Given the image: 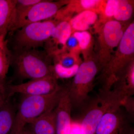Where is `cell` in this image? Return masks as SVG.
I'll return each instance as SVG.
<instances>
[{
  "label": "cell",
  "instance_id": "11",
  "mask_svg": "<svg viewBox=\"0 0 134 134\" xmlns=\"http://www.w3.org/2000/svg\"><path fill=\"white\" fill-rule=\"evenodd\" d=\"M72 34V27L69 22H59L44 44L47 54L50 57H54L66 52V43Z\"/></svg>",
  "mask_w": 134,
  "mask_h": 134
},
{
  "label": "cell",
  "instance_id": "2",
  "mask_svg": "<svg viewBox=\"0 0 134 134\" xmlns=\"http://www.w3.org/2000/svg\"><path fill=\"white\" fill-rule=\"evenodd\" d=\"M62 88L49 95H23L17 111L15 114L10 134L21 131L32 121L54 110L59 100Z\"/></svg>",
  "mask_w": 134,
  "mask_h": 134
},
{
  "label": "cell",
  "instance_id": "7",
  "mask_svg": "<svg viewBox=\"0 0 134 134\" xmlns=\"http://www.w3.org/2000/svg\"><path fill=\"white\" fill-rule=\"evenodd\" d=\"M120 22L115 20L108 21L100 27L98 33V50L97 63L99 70L106 65L117 47L125 30Z\"/></svg>",
  "mask_w": 134,
  "mask_h": 134
},
{
  "label": "cell",
  "instance_id": "13",
  "mask_svg": "<svg viewBox=\"0 0 134 134\" xmlns=\"http://www.w3.org/2000/svg\"><path fill=\"white\" fill-rule=\"evenodd\" d=\"M109 93L113 98L121 103L125 98L134 95V61L119 73Z\"/></svg>",
  "mask_w": 134,
  "mask_h": 134
},
{
  "label": "cell",
  "instance_id": "21",
  "mask_svg": "<svg viewBox=\"0 0 134 134\" xmlns=\"http://www.w3.org/2000/svg\"><path fill=\"white\" fill-rule=\"evenodd\" d=\"M78 53L66 52L54 57V64H59L65 68H70L76 65L81 64L78 56Z\"/></svg>",
  "mask_w": 134,
  "mask_h": 134
},
{
  "label": "cell",
  "instance_id": "18",
  "mask_svg": "<svg viewBox=\"0 0 134 134\" xmlns=\"http://www.w3.org/2000/svg\"><path fill=\"white\" fill-rule=\"evenodd\" d=\"M6 35H0V82L3 83L11 64L12 55L5 40Z\"/></svg>",
  "mask_w": 134,
  "mask_h": 134
},
{
  "label": "cell",
  "instance_id": "20",
  "mask_svg": "<svg viewBox=\"0 0 134 134\" xmlns=\"http://www.w3.org/2000/svg\"><path fill=\"white\" fill-rule=\"evenodd\" d=\"M118 0L100 1L99 5L98 13L100 14V21L103 24L106 22L112 20Z\"/></svg>",
  "mask_w": 134,
  "mask_h": 134
},
{
  "label": "cell",
  "instance_id": "16",
  "mask_svg": "<svg viewBox=\"0 0 134 134\" xmlns=\"http://www.w3.org/2000/svg\"><path fill=\"white\" fill-rule=\"evenodd\" d=\"M98 18L97 13L92 10H86L77 14L69 21L73 31L87 30Z\"/></svg>",
  "mask_w": 134,
  "mask_h": 134
},
{
  "label": "cell",
  "instance_id": "25",
  "mask_svg": "<svg viewBox=\"0 0 134 134\" xmlns=\"http://www.w3.org/2000/svg\"><path fill=\"white\" fill-rule=\"evenodd\" d=\"M121 106L125 107L127 115L133 120L134 116V98L133 96L125 98L121 103Z\"/></svg>",
  "mask_w": 134,
  "mask_h": 134
},
{
  "label": "cell",
  "instance_id": "6",
  "mask_svg": "<svg viewBox=\"0 0 134 134\" xmlns=\"http://www.w3.org/2000/svg\"><path fill=\"white\" fill-rule=\"evenodd\" d=\"M121 107V104L104 95L89 100L82 108L79 122L83 134H94L97 126L105 114L111 108Z\"/></svg>",
  "mask_w": 134,
  "mask_h": 134
},
{
  "label": "cell",
  "instance_id": "15",
  "mask_svg": "<svg viewBox=\"0 0 134 134\" xmlns=\"http://www.w3.org/2000/svg\"><path fill=\"white\" fill-rule=\"evenodd\" d=\"M16 0H0V35L10 31L16 18Z\"/></svg>",
  "mask_w": 134,
  "mask_h": 134
},
{
  "label": "cell",
  "instance_id": "28",
  "mask_svg": "<svg viewBox=\"0 0 134 134\" xmlns=\"http://www.w3.org/2000/svg\"><path fill=\"white\" fill-rule=\"evenodd\" d=\"M12 134H29L27 133V131H26L25 129L24 128L23 129L21 130V131H19V132H16V133H14Z\"/></svg>",
  "mask_w": 134,
  "mask_h": 134
},
{
  "label": "cell",
  "instance_id": "14",
  "mask_svg": "<svg viewBox=\"0 0 134 134\" xmlns=\"http://www.w3.org/2000/svg\"><path fill=\"white\" fill-rule=\"evenodd\" d=\"M24 127L29 134H56L54 110L46 113L27 124Z\"/></svg>",
  "mask_w": 134,
  "mask_h": 134
},
{
  "label": "cell",
  "instance_id": "22",
  "mask_svg": "<svg viewBox=\"0 0 134 134\" xmlns=\"http://www.w3.org/2000/svg\"><path fill=\"white\" fill-rule=\"evenodd\" d=\"M72 34L78 41L79 48L83 53L85 58H86L92 44L91 34L86 31H75Z\"/></svg>",
  "mask_w": 134,
  "mask_h": 134
},
{
  "label": "cell",
  "instance_id": "23",
  "mask_svg": "<svg viewBox=\"0 0 134 134\" xmlns=\"http://www.w3.org/2000/svg\"><path fill=\"white\" fill-rule=\"evenodd\" d=\"M79 65H76L70 68H65L59 64H54L53 66L54 76L56 78H68L74 77L78 70Z\"/></svg>",
  "mask_w": 134,
  "mask_h": 134
},
{
  "label": "cell",
  "instance_id": "5",
  "mask_svg": "<svg viewBox=\"0 0 134 134\" xmlns=\"http://www.w3.org/2000/svg\"><path fill=\"white\" fill-rule=\"evenodd\" d=\"M59 22L46 20L26 24L16 30L13 39L14 51L35 49L43 46Z\"/></svg>",
  "mask_w": 134,
  "mask_h": 134
},
{
  "label": "cell",
  "instance_id": "9",
  "mask_svg": "<svg viewBox=\"0 0 134 134\" xmlns=\"http://www.w3.org/2000/svg\"><path fill=\"white\" fill-rule=\"evenodd\" d=\"M63 87L58 85L54 75H50L17 85L4 87L8 98L16 93L25 96H44L49 95L60 90Z\"/></svg>",
  "mask_w": 134,
  "mask_h": 134
},
{
  "label": "cell",
  "instance_id": "24",
  "mask_svg": "<svg viewBox=\"0 0 134 134\" xmlns=\"http://www.w3.org/2000/svg\"><path fill=\"white\" fill-rule=\"evenodd\" d=\"M42 0H16V15L20 14L29 8L40 2Z\"/></svg>",
  "mask_w": 134,
  "mask_h": 134
},
{
  "label": "cell",
  "instance_id": "19",
  "mask_svg": "<svg viewBox=\"0 0 134 134\" xmlns=\"http://www.w3.org/2000/svg\"><path fill=\"white\" fill-rule=\"evenodd\" d=\"M133 11V2L128 0H118L113 18L119 22H124L130 19Z\"/></svg>",
  "mask_w": 134,
  "mask_h": 134
},
{
  "label": "cell",
  "instance_id": "8",
  "mask_svg": "<svg viewBox=\"0 0 134 134\" xmlns=\"http://www.w3.org/2000/svg\"><path fill=\"white\" fill-rule=\"evenodd\" d=\"M68 2L69 1L52 2L42 0L40 2L16 15L11 31L16 30L29 24L47 20L54 16L59 10Z\"/></svg>",
  "mask_w": 134,
  "mask_h": 134
},
{
  "label": "cell",
  "instance_id": "27",
  "mask_svg": "<svg viewBox=\"0 0 134 134\" xmlns=\"http://www.w3.org/2000/svg\"><path fill=\"white\" fill-rule=\"evenodd\" d=\"M7 97L5 93L4 86L0 90V108L7 101Z\"/></svg>",
  "mask_w": 134,
  "mask_h": 134
},
{
  "label": "cell",
  "instance_id": "3",
  "mask_svg": "<svg viewBox=\"0 0 134 134\" xmlns=\"http://www.w3.org/2000/svg\"><path fill=\"white\" fill-rule=\"evenodd\" d=\"M46 52L35 49L14 51L12 53L11 64L17 75L23 79H38L54 75L53 66Z\"/></svg>",
  "mask_w": 134,
  "mask_h": 134
},
{
  "label": "cell",
  "instance_id": "29",
  "mask_svg": "<svg viewBox=\"0 0 134 134\" xmlns=\"http://www.w3.org/2000/svg\"><path fill=\"white\" fill-rule=\"evenodd\" d=\"M125 134H134V129L132 127H130Z\"/></svg>",
  "mask_w": 134,
  "mask_h": 134
},
{
  "label": "cell",
  "instance_id": "26",
  "mask_svg": "<svg viewBox=\"0 0 134 134\" xmlns=\"http://www.w3.org/2000/svg\"><path fill=\"white\" fill-rule=\"evenodd\" d=\"M66 51L68 50L69 52L78 53L80 52L78 42L76 38L72 34L67 40L66 44Z\"/></svg>",
  "mask_w": 134,
  "mask_h": 134
},
{
  "label": "cell",
  "instance_id": "17",
  "mask_svg": "<svg viewBox=\"0 0 134 134\" xmlns=\"http://www.w3.org/2000/svg\"><path fill=\"white\" fill-rule=\"evenodd\" d=\"M15 114L13 106L7 100L0 108V134H10Z\"/></svg>",
  "mask_w": 134,
  "mask_h": 134
},
{
  "label": "cell",
  "instance_id": "30",
  "mask_svg": "<svg viewBox=\"0 0 134 134\" xmlns=\"http://www.w3.org/2000/svg\"><path fill=\"white\" fill-rule=\"evenodd\" d=\"M3 87H4V85H3V83L0 82V90L3 88Z\"/></svg>",
  "mask_w": 134,
  "mask_h": 134
},
{
  "label": "cell",
  "instance_id": "12",
  "mask_svg": "<svg viewBox=\"0 0 134 134\" xmlns=\"http://www.w3.org/2000/svg\"><path fill=\"white\" fill-rule=\"evenodd\" d=\"M72 109L68 88L63 87L59 100L54 109L56 134H70Z\"/></svg>",
  "mask_w": 134,
  "mask_h": 134
},
{
  "label": "cell",
  "instance_id": "4",
  "mask_svg": "<svg viewBox=\"0 0 134 134\" xmlns=\"http://www.w3.org/2000/svg\"><path fill=\"white\" fill-rule=\"evenodd\" d=\"M99 70L97 62L92 59H85L81 63L72 82L67 86L72 108L81 109L90 100L89 93Z\"/></svg>",
  "mask_w": 134,
  "mask_h": 134
},
{
  "label": "cell",
  "instance_id": "10",
  "mask_svg": "<svg viewBox=\"0 0 134 134\" xmlns=\"http://www.w3.org/2000/svg\"><path fill=\"white\" fill-rule=\"evenodd\" d=\"M130 120L121 107H115L103 115L94 134H125L131 127Z\"/></svg>",
  "mask_w": 134,
  "mask_h": 134
},
{
  "label": "cell",
  "instance_id": "1",
  "mask_svg": "<svg viewBox=\"0 0 134 134\" xmlns=\"http://www.w3.org/2000/svg\"><path fill=\"white\" fill-rule=\"evenodd\" d=\"M134 23L127 27L117 49L98 77L99 92L110 91L119 73L134 61Z\"/></svg>",
  "mask_w": 134,
  "mask_h": 134
}]
</instances>
